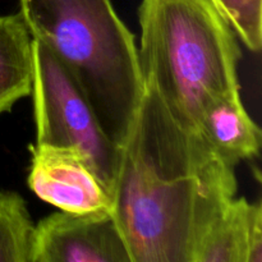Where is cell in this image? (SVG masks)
<instances>
[{
  "label": "cell",
  "instance_id": "cell-1",
  "mask_svg": "<svg viewBox=\"0 0 262 262\" xmlns=\"http://www.w3.org/2000/svg\"><path fill=\"white\" fill-rule=\"evenodd\" d=\"M234 168L145 84L113 187L112 216L132 261L197 262L235 199Z\"/></svg>",
  "mask_w": 262,
  "mask_h": 262
},
{
  "label": "cell",
  "instance_id": "cell-2",
  "mask_svg": "<svg viewBox=\"0 0 262 262\" xmlns=\"http://www.w3.org/2000/svg\"><path fill=\"white\" fill-rule=\"evenodd\" d=\"M32 40L45 46L72 77L113 143L122 147L145 83L135 36L112 0H19Z\"/></svg>",
  "mask_w": 262,
  "mask_h": 262
},
{
  "label": "cell",
  "instance_id": "cell-3",
  "mask_svg": "<svg viewBox=\"0 0 262 262\" xmlns=\"http://www.w3.org/2000/svg\"><path fill=\"white\" fill-rule=\"evenodd\" d=\"M138 22L143 83L179 124L197 130L210 104L241 94L238 37L210 0H142Z\"/></svg>",
  "mask_w": 262,
  "mask_h": 262
},
{
  "label": "cell",
  "instance_id": "cell-4",
  "mask_svg": "<svg viewBox=\"0 0 262 262\" xmlns=\"http://www.w3.org/2000/svg\"><path fill=\"white\" fill-rule=\"evenodd\" d=\"M33 114L38 146L76 148L113 193L120 147L110 141L94 109L66 69L32 40Z\"/></svg>",
  "mask_w": 262,
  "mask_h": 262
},
{
  "label": "cell",
  "instance_id": "cell-5",
  "mask_svg": "<svg viewBox=\"0 0 262 262\" xmlns=\"http://www.w3.org/2000/svg\"><path fill=\"white\" fill-rule=\"evenodd\" d=\"M27 182L38 199L61 212L112 214L113 193L76 148L33 146Z\"/></svg>",
  "mask_w": 262,
  "mask_h": 262
},
{
  "label": "cell",
  "instance_id": "cell-6",
  "mask_svg": "<svg viewBox=\"0 0 262 262\" xmlns=\"http://www.w3.org/2000/svg\"><path fill=\"white\" fill-rule=\"evenodd\" d=\"M30 262H133L112 214L56 212L33 227Z\"/></svg>",
  "mask_w": 262,
  "mask_h": 262
},
{
  "label": "cell",
  "instance_id": "cell-7",
  "mask_svg": "<svg viewBox=\"0 0 262 262\" xmlns=\"http://www.w3.org/2000/svg\"><path fill=\"white\" fill-rule=\"evenodd\" d=\"M197 132L223 160L234 166L260 152L261 130L248 115L241 94L210 104L200 118Z\"/></svg>",
  "mask_w": 262,
  "mask_h": 262
},
{
  "label": "cell",
  "instance_id": "cell-8",
  "mask_svg": "<svg viewBox=\"0 0 262 262\" xmlns=\"http://www.w3.org/2000/svg\"><path fill=\"white\" fill-rule=\"evenodd\" d=\"M32 37L20 14H0V114L31 95Z\"/></svg>",
  "mask_w": 262,
  "mask_h": 262
},
{
  "label": "cell",
  "instance_id": "cell-9",
  "mask_svg": "<svg viewBox=\"0 0 262 262\" xmlns=\"http://www.w3.org/2000/svg\"><path fill=\"white\" fill-rule=\"evenodd\" d=\"M261 222L260 202L234 199L207 234L197 262H248L253 232Z\"/></svg>",
  "mask_w": 262,
  "mask_h": 262
},
{
  "label": "cell",
  "instance_id": "cell-10",
  "mask_svg": "<svg viewBox=\"0 0 262 262\" xmlns=\"http://www.w3.org/2000/svg\"><path fill=\"white\" fill-rule=\"evenodd\" d=\"M33 227L25 200L0 191V262H30Z\"/></svg>",
  "mask_w": 262,
  "mask_h": 262
},
{
  "label": "cell",
  "instance_id": "cell-11",
  "mask_svg": "<svg viewBox=\"0 0 262 262\" xmlns=\"http://www.w3.org/2000/svg\"><path fill=\"white\" fill-rule=\"evenodd\" d=\"M248 50L262 46V0H210Z\"/></svg>",
  "mask_w": 262,
  "mask_h": 262
},
{
  "label": "cell",
  "instance_id": "cell-12",
  "mask_svg": "<svg viewBox=\"0 0 262 262\" xmlns=\"http://www.w3.org/2000/svg\"><path fill=\"white\" fill-rule=\"evenodd\" d=\"M248 262H262V222L256 225L253 232Z\"/></svg>",
  "mask_w": 262,
  "mask_h": 262
}]
</instances>
